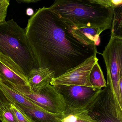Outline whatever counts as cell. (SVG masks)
I'll use <instances>...</instances> for the list:
<instances>
[{"label": "cell", "instance_id": "cell-15", "mask_svg": "<svg viewBox=\"0 0 122 122\" xmlns=\"http://www.w3.org/2000/svg\"><path fill=\"white\" fill-rule=\"evenodd\" d=\"M113 11L111 35L122 37V5L113 9Z\"/></svg>", "mask_w": 122, "mask_h": 122}, {"label": "cell", "instance_id": "cell-21", "mask_svg": "<svg viewBox=\"0 0 122 122\" xmlns=\"http://www.w3.org/2000/svg\"><path fill=\"white\" fill-rule=\"evenodd\" d=\"M16 1L19 3H36L40 0H17Z\"/></svg>", "mask_w": 122, "mask_h": 122}, {"label": "cell", "instance_id": "cell-20", "mask_svg": "<svg viewBox=\"0 0 122 122\" xmlns=\"http://www.w3.org/2000/svg\"><path fill=\"white\" fill-rule=\"evenodd\" d=\"M10 5V0H0V23L6 21L8 9Z\"/></svg>", "mask_w": 122, "mask_h": 122}, {"label": "cell", "instance_id": "cell-13", "mask_svg": "<svg viewBox=\"0 0 122 122\" xmlns=\"http://www.w3.org/2000/svg\"><path fill=\"white\" fill-rule=\"evenodd\" d=\"M0 90L10 102L33 108H42L12 88L3 83L0 80Z\"/></svg>", "mask_w": 122, "mask_h": 122}, {"label": "cell", "instance_id": "cell-6", "mask_svg": "<svg viewBox=\"0 0 122 122\" xmlns=\"http://www.w3.org/2000/svg\"><path fill=\"white\" fill-rule=\"evenodd\" d=\"M65 103V114H73L86 110L102 89L80 86H54Z\"/></svg>", "mask_w": 122, "mask_h": 122}, {"label": "cell", "instance_id": "cell-18", "mask_svg": "<svg viewBox=\"0 0 122 122\" xmlns=\"http://www.w3.org/2000/svg\"><path fill=\"white\" fill-rule=\"evenodd\" d=\"M10 107L18 122H32L26 114L17 107L13 103H10Z\"/></svg>", "mask_w": 122, "mask_h": 122}, {"label": "cell", "instance_id": "cell-7", "mask_svg": "<svg viewBox=\"0 0 122 122\" xmlns=\"http://www.w3.org/2000/svg\"><path fill=\"white\" fill-rule=\"evenodd\" d=\"M86 110L91 117L97 122H122V115L117 110L110 86L108 83Z\"/></svg>", "mask_w": 122, "mask_h": 122}, {"label": "cell", "instance_id": "cell-11", "mask_svg": "<svg viewBox=\"0 0 122 122\" xmlns=\"http://www.w3.org/2000/svg\"><path fill=\"white\" fill-rule=\"evenodd\" d=\"M14 104L26 114L32 122H62L66 116L65 114L52 113L42 108H33Z\"/></svg>", "mask_w": 122, "mask_h": 122}, {"label": "cell", "instance_id": "cell-23", "mask_svg": "<svg viewBox=\"0 0 122 122\" xmlns=\"http://www.w3.org/2000/svg\"><path fill=\"white\" fill-rule=\"evenodd\" d=\"M3 96H4L3 94L1 91L0 90V99L2 98L3 97Z\"/></svg>", "mask_w": 122, "mask_h": 122}, {"label": "cell", "instance_id": "cell-2", "mask_svg": "<svg viewBox=\"0 0 122 122\" xmlns=\"http://www.w3.org/2000/svg\"><path fill=\"white\" fill-rule=\"evenodd\" d=\"M50 7L69 26L94 28L102 31L111 28L113 9L90 0H56Z\"/></svg>", "mask_w": 122, "mask_h": 122}, {"label": "cell", "instance_id": "cell-4", "mask_svg": "<svg viewBox=\"0 0 122 122\" xmlns=\"http://www.w3.org/2000/svg\"><path fill=\"white\" fill-rule=\"evenodd\" d=\"M106 66L107 81L110 86L118 111L122 113V93L119 83L122 80V37L111 35L102 53Z\"/></svg>", "mask_w": 122, "mask_h": 122}, {"label": "cell", "instance_id": "cell-19", "mask_svg": "<svg viewBox=\"0 0 122 122\" xmlns=\"http://www.w3.org/2000/svg\"><path fill=\"white\" fill-rule=\"evenodd\" d=\"M90 1L93 3L112 9L122 5V0H90Z\"/></svg>", "mask_w": 122, "mask_h": 122}, {"label": "cell", "instance_id": "cell-14", "mask_svg": "<svg viewBox=\"0 0 122 122\" xmlns=\"http://www.w3.org/2000/svg\"><path fill=\"white\" fill-rule=\"evenodd\" d=\"M89 80L93 87L102 89L106 86V81L102 69L96 62L93 65L89 74Z\"/></svg>", "mask_w": 122, "mask_h": 122}, {"label": "cell", "instance_id": "cell-12", "mask_svg": "<svg viewBox=\"0 0 122 122\" xmlns=\"http://www.w3.org/2000/svg\"><path fill=\"white\" fill-rule=\"evenodd\" d=\"M69 27L73 36L83 44L94 47L100 45V35L103 32L101 30L92 27L78 28L71 26Z\"/></svg>", "mask_w": 122, "mask_h": 122}, {"label": "cell", "instance_id": "cell-3", "mask_svg": "<svg viewBox=\"0 0 122 122\" xmlns=\"http://www.w3.org/2000/svg\"><path fill=\"white\" fill-rule=\"evenodd\" d=\"M0 52L13 61L27 77L31 71L39 68L25 30L13 19L0 23Z\"/></svg>", "mask_w": 122, "mask_h": 122}, {"label": "cell", "instance_id": "cell-22", "mask_svg": "<svg viewBox=\"0 0 122 122\" xmlns=\"http://www.w3.org/2000/svg\"><path fill=\"white\" fill-rule=\"evenodd\" d=\"M34 11L32 8H27L26 10V15L28 16H32L34 15Z\"/></svg>", "mask_w": 122, "mask_h": 122}, {"label": "cell", "instance_id": "cell-17", "mask_svg": "<svg viewBox=\"0 0 122 122\" xmlns=\"http://www.w3.org/2000/svg\"><path fill=\"white\" fill-rule=\"evenodd\" d=\"M62 122H97L91 117L88 111L86 110L76 113L66 115Z\"/></svg>", "mask_w": 122, "mask_h": 122}, {"label": "cell", "instance_id": "cell-16", "mask_svg": "<svg viewBox=\"0 0 122 122\" xmlns=\"http://www.w3.org/2000/svg\"><path fill=\"white\" fill-rule=\"evenodd\" d=\"M0 120L2 122H18L10 108V103L0 99Z\"/></svg>", "mask_w": 122, "mask_h": 122}, {"label": "cell", "instance_id": "cell-10", "mask_svg": "<svg viewBox=\"0 0 122 122\" xmlns=\"http://www.w3.org/2000/svg\"><path fill=\"white\" fill-rule=\"evenodd\" d=\"M55 75V72L49 68L39 67L31 71L27 77L31 91L35 93L40 92L50 84Z\"/></svg>", "mask_w": 122, "mask_h": 122}, {"label": "cell", "instance_id": "cell-8", "mask_svg": "<svg viewBox=\"0 0 122 122\" xmlns=\"http://www.w3.org/2000/svg\"><path fill=\"white\" fill-rule=\"evenodd\" d=\"M98 60L96 56H91L60 76L53 78L50 85L80 86L93 87L89 80V74L93 66Z\"/></svg>", "mask_w": 122, "mask_h": 122}, {"label": "cell", "instance_id": "cell-5", "mask_svg": "<svg viewBox=\"0 0 122 122\" xmlns=\"http://www.w3.org/2000/svg\"><path fill=\"white\" fill-rule=\"evenodd\" d=\"M4 83L48 112L55 114L65 113L66 106L63 98L54 86L50 84L39 92L35 93L29 86Z\"/></svg>", "mask_w": 122, "mask_h": 122}, {"label": "cell", "instance_id": "cell-1", "mask_svg": "<svg viewBox=\"0 0 122 122\" xmlns=\"http://www.w3.org/2000/svg\"><path fill=\"white\" fill-rule=\"evenodd\" d=\"M25 30L39 67L54 71L55 78L98 53L97 47L76 38L69 26L50 7L36 10Z\"/></svg>", "mask_w": 122, "mask_h": 122}, {"label": "cell", "instance_id": "cell-9", "mask_svg": "<svg viewBox=\"0 0 122 122\" xmlns=\"http://www.w3.org/2000/svg\"><path fill=\"white\" fill-rule=\"evenodd\" d=\"M0 80L15 85L29 86L28 78L10 58L0 52ZM30 87V86H29Z\"/></svg>", "mask_w": 122, "mask_h": 122}]
</instances>
